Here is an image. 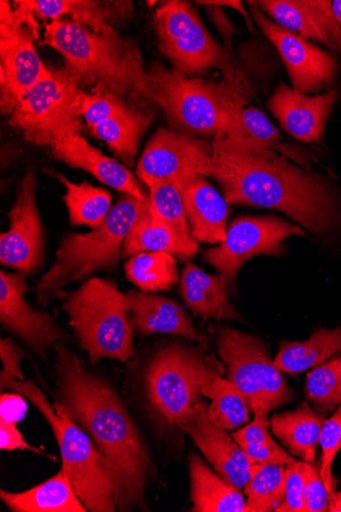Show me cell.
I'll use <instances>...</instances> for the list:
<instances>
[{"label":"cell","mask_w":341,"mask_h":512,"mask_svg":"<svg viewBox=\"0 0 341 512\" xmlns=\"http://www.w3.org/2000/svg\"><path fill=\"white\" fill-rule=\"evenodd\" d=\"M54 408L78 426L118 472L119 511L149 510L146 489L158 471L148 442L116 388L64 343L55 346Z\"/></svg>","instance_id":"obj_1"},{"label":"cell","mask_w":341,"mask_h":512,"mask_svg":"<svg viewBox=\"0 0 341 512\" xmlns=\"http://www.w3.org/2000/svg\"><path fill=\"white\" fill-rule=\"evenodd\" d=\"M212 146L209 176L221 185L228 204L280 211L319 237L341 229V199L325 178L272 150L236 146L221 134Z\"/></svg>","instance_id":"obj_2"},{"label":"cell","mask_w":341,"mask_h":512,"mask_svg":"<svg viewBox=\"0 0 341 512\" xmlns=\"http://www.w3.org/2000/svg\"><path fill=\"white\" fill-rule=\"evenodd\" d=\"M42 44L64 57V67L80 86L154 103V80L143 67L138 44L116 29L95 33L62 18L45 25Z\"/></svg>","instance_id":"obj_3"},{"label":"cell","mask_w":341,"mask_h":512,"mask_svg":"<svg viewBox=\"0 0 341 512\" xmlns=\"http://www.w3.org/2000/svg\"><path fill=\"white\" fill-rule=\"evenodd\" d=\"M214 369L222 368L202 348L173 342L136 366L130 387L159 431L183 432L186 417L204 400L203 379Z\"/></svg>","instance_id":"obj_4"},{"label":"cell","mask_w":341,"mask_h":512,"mask_svg":"<svg viewBox=\"0 0 341 512\" xmlns=\"http://www.w3.org/2000/svg\"><path fill=\"white\" fill-rule=\"evenodd\" d=\"M151 202L122 194L105 221L88 234H69L60 242L56 258L35 287L36 300L47 306L65 299L71 283L85 282L95 272H113L122 259L129 232L150 209Z\"/></svg>","instance_id":"obj_5"},{"label":"cell","mask_w":341,"mask_h":512,"mask_svg":"<svg viewBox=\"0 0 341 512\" xmlns=\"http://www.w3.org/2000/svg\"><path fill=\"white\" fill-rule=\"evenodd\" d=\"M149 72L154 80V104L164 111L171 129L192 136L214 138L247 107L250 98L246 78H192L160 63L153 64Z\"/></svg>","instance_id":"obj_6"},{"label":"cell","mask_w":341,"mask_h":512,"mask_svg":"<svg viewBox=\"0 0 341 512\" xmlns=\"http://www.w3.org/2000/svg\"><path fill=\"white\" fill-rule=\"evenodd\" d=\"M5 390L28 399L51 426L61 452L63 470L86 509L91 512L118 510L124 497L123 482L89 437L59 413L31 380L0 383V391Z\"/></svg>","instance_id":"obj_7"},{"label":"cell","mask_w":341,"mask_h":512,"mask_svg":"<svg viewBox=\"0 0 341 512\" xmlns=\"http://www.w3.org/2000/svg\"><path fill=\"white\" fill-rule=\"evenodd\" d=\"M63 310L91 365L102 359L129 362L135 355L132 313L112 279L90 277L67 294Z\"/></svg>","instance_id":"obj_8"},{"label":"cell","mask_w":341,"mask_h":512,"mask_svg":"<svg viewBox=\"0 0 341 512\" xmlns=\"http://www.w3.org/2000/svg\"><path fill=\"white\" fill-rule=\"evenodd\" d=\"M86 95L65 67L51 70L21 99L10 124L26 142L52 148L65 137L81 134Z\"/></svg>","instance_id":"obj_9"},{"label":"cell","mask_w":341,"mask_h":512,"mask_svg":"<svg viewBox=\"0 0 341 512\" xmlns=\"http://www.w3.org/2000/svg\"><path fill=\"white\" fill-rule=\"evenodd\" d=\"M161 53L174 70L191 77L210 69L223 77L246 78L231 63V55L219 45L188 2L168 0L159 5L154 16Z\"/></svg>","instance_id":"obj_10"},{"label":"cell","mask_w":341,"mask_h":512,"mask_svg":"<svg viewBox=\"0 0 341 512\" xmlns=\"http://www.w3.org/2000/svg\"><path fill=\"white\" fill-rule=\"evenodd\" d=\"M216 345L226 380L245 395L251 410L262 405L271 411L296 399L259 338L219 325Z\"/></svg>","instance_id":"obj_11"},{"label":"cell","mask_w":341,"mask_h":512,"mask_svg":"<svg viewBox=\"0 0 341 512\" xmlns=\"http://www.w3.org/2000/svg\"><path fill=\"white\" fill-rule=\"evenodd\" d=\"M212 162L213 146L205 139L161 128L146 145L136 174L145 185L166 180L181 192L192 179L209 176Z\"/></svg>","instance_id":"obj_12"},{"label":"cell","mask_w":341,"mask_h":512,"mask_svg":"<svg viewBox=\"0 0 341 512\" xmlns=\"http://www.w3.org/2000/svg\"><path fill=\"white\" fill-rule=\"evenodd\" d=\"M83 118L92 136L105 142L126 167H133L140 139L155 114L107 89H95L85 97Z\"/></svg>","instance_id":"obj_13"},{"label":"cell","mask_w":341,"mask_h":512,"mask_svg":"<svg viewBox=\"0 0 341 512\" xmlns=\"http://www.w3.org/2000/svg\"><path fill=\"white\" fill-rule=\"evenodd\" d=\"M304 235L303 227L279 218L241 217L230 224L225 241L207 250L203 258L233 284L248 260L258 255H281L284 240Z\"/></svg>","instance_id":"obj_14"},{"label":"cell","mask_w":341,"mask_h":512,"mask_svg":"<svg viewBox=\"0 0 341 512\" xmlns=\"http://www.w3.org/2000/svg\"><path fill=\"white\" fill-rule=\"evenodd\" d=\"M0 4V98L3 114L11 116L26 93L50 75L51 70L35 50V33L15 21L9 2L3 0Z\"/></svg>","instance_id":"obj_15"},{"label":"cell","mask_w":341,"mask_h":512,"mask_svg":"<svg viewBox=\"0 0 341 512\" xmlns=\"http://www.w3.org/2000/svg\"><path fill=\"white\" fill-rule=\"evenodd\" d=\"M24 273L0 272V323L43 363L57 343L67 344L68 334L50 313L35 309L27 302L30 292Z\"/></svg>","instance_id":"obj_16"},{"label":"cell","mask_w":341,"mask_h":512,"mask_svg":"<svg viewBox=\"0 0 341 512\" xmlns=\"http://www.w3.org/2000/svg\"><path fill=\"white\" fill-rule=\"evenodd\" d=\"M38 178L34 167L26 170L9 213L10 229L0 235V264L34 275L46 260L45 231L36 201Z\"/></svg>","instance_id":"obj_17"},{"label":"cell","mask_w":341,"mask_h":512,"mask_svg":"<svg viewBox=\"0 0 341 512\" xmlns=\"http://www.w3.org/2000/svg\"><path fill=\"white\" fill-rule=\"evenodd\" d=\"M255 22L279 52L292 88L311 95L332 86L340 67L337 59L309 39L268 19L255 2H249Z\"/></svg>","instance_id":"obj_18"},{"label":"cell","mask_w":341,"mask_h":512,"mask_svg":"<svg viewBox=\"0 0 341 512\" xmlns=\"http://www.w3.org/2000/svg\"><path fill=\"white\" fill-rule=\"evenodd\" d=\"M208 410L209 405L204 399L186 417L182 430L219 476L237 489L245 488L251 478L253 464L232 436L210 420Z\"/></svg>","instance_id":"obj_19"},{"label":"cell","mask_w":341,"mask_h":512,"mask_svg":"<svg viewBox=\"0 0 341 512\" xmlns=\"http://www.w3.org/2000/svg\"><path fill=\"white\" fill-rule=\"evenodd\" d=\"M339 97L338 88L309 96L281 84L267 104L287 133L300 142L313 144L322 142L327 122Z\"/></svg>","instance_id":"obj_20"},{"label":"cell","mask_w":341,"mask_h":512,"mask_svg":"<svg viewBox=\"0 0 341 512\" xmlns=\"http://www.w3.org/2000/svg\"><path fill=\"white\" fill-rule=\"evenodd\" d=\"M52 157L72 168L82 169L121 194L148 200L137 178L125 166L91 146L81 134L61 139L51 148Z\"/></svg>","instance_id":"obj_21"},{"label":"cell","mask_w":341,"mask_h":512,"mask_svg":"<svg viewBox=\"0 0 341 512\" xmlns=\"http://www.w3.org/2000/svg\"><path fill=\"white\" fill-rule=\"evenodd\" d=\"M125 295L132 313L133 327L139 335L169 334L204 343V337L176 301L159 294L134 290Z\"/></svg>","instance_id":"obj_22"},{"label":"cell","mask_w":341,"mask_h":512,"mask_svg":"<svg viewBox=\"0 0 341 512\" xmlns=\"http://www.w3.org/2000/svg\"><path fill=\"white\" fill-rule=\"evenodd\" d=\"M193 241L221 244L227 236L228 203L205 176L192 179L180 192Z\"/></svg>","instance_id":"obj_23"},{"label":"cell","mask_w":341,"mask_h":512,"mask_svg":"<svg viewBox=\"0 0 341 512\" xmlns=\"http://www.w3.org/2000/svg\"><path fill=\"white\" fill-rule=\"evenodd\" d=\"M34 15L42 20L71 21L95 33H107L133 16L132 2L121 0H28Z\"/></svg>","instance_id":"obj_24"},{"label":"cell","mask_w":341,"mask_h":512,"mask_svg":"<svg viewBox=\"0 0 341 512\" xmlns=\"http://www.w3.org/2000/svg\"><path fill=\"white\" fill-rule=\"evenodd\" d=\"M227 278L211 275L187 261L183 267L179 293L186 306L205 320L243 321L228 298Z\"/></svg>","instance_id":"obj_25"},{"label":"cell","mask_w":341,"mask_h":512,"mask_svg":"<svg viewBox=\"0 0 341 512\" xmlns=\"http://www.w3.org/2000/svg\"><path fill=\"white\" fill-rule=\"evenodd\" d=\"M255 3L282 28L333 49L327 26L331 13L328 0H261Z\"/></svg>","instance_id":"obj_26"},{"label":"cell","mask_w":341,"mask_h":512,"mask_svg":"<svg viewBox=\"0 0 341 512\" xmlns=\"http://www.w3.org/2000/svg\"><path fill=\"white\" fill-rule=\"evenodd\" d=\"M190 499L193 512H247L242 493L214 473L196 453L189 456Z\"/></svg>","instance_id":"obj_27"},{"label":"cell","mask_w":341,"mask_h":512,"mask_svg":"<svg viewBox=\"0 0 341 512\" xmlns=\"http://www.w3.org/2000/svg\"><path fill=\"white\" fill-rule=\"evenodd\" d=\"M324 422L322 416L304 403L295 410L274 414L270 427L292 456L312 463L316 459Z\"/></svg>","instance_id":"obj_28"},{"label":"cell","mask_w":341,"mask_h":512,"mask_svg":"<svg viewBox=\"0 0 341 512\" xmlns=\"http://www.w3.org/2000/svg\"><path fill=\"white\" fill-rule=\"evenodd\" d=\"M0 499L14 512H87L64 470L32 489L14 493L0 491Z\"/></svg>","instance_id":"obj_29"},{"label":"cell","mask_w":341,"mask_h":512,"mask_svg":"<svg viewBox=\"0 0 341 512\" xmlns=\"http://www.w3.org/2000/svg\"><path fill=\"white\" fill-rule=\"evenodd\" d=\"M199 249L183 244L150 207L129 232L123 246L122 258H131L144 252H166L187 262L198 254Z\"/></svg>","instance_id":"obj_30"},{"label":"cell","mask_w":341,"mask_h":512,"mask_svg":"<svg viewBox=\"0 0 341 512\" xmlns=\"http://www.w3.org/2000/svg\"><path fill=\"white\" fill-rule=\"evenodd\" d=\"M44 173L58 179L65 186L64 202L72 225H85L93 229L105 221L112 210L111 192L87 182H72L64 174L52 169H44Z\"/></svg>","instance_id":"obj_31"},{"label":"cell","mask_w":341,"mask_h":512,"mask_svg":"<svg viewBox=\"0 0 341 512\" xmlns=\"http://www.w3.org/2000/svg\"><path fill=\"white\" fill-rule=\"evenodd\" d=\"M222 369L208 372L203 379V394L211 400L208 414L219 428L233 431L250 421L248 401L232 383L221 378Z\"/></svg>","instance_id":"obj_32"},{"label":"cell","mask_w":341,"mask_h":512,"mask_svg":"<svg viewBox=\"0 0 341 512\" xmlns=\"http://www.w3.org/2000/svg\"><path fill=\"white\" fill-rule=\"evenodd\" d=\"M341 352V327L318 330L306 342L284 343L274 363L289 375H298Z\"/></svg>","instance_id":"obj_33"},{"label":"cell","mask_w":341,"mask_h":512,"mask_svg":"<svg viewBox=\"0 0 341 512\" xmlns=\"http://www.w3.org/2000/svg\"><path fill=\"white\" fill-rule=\"evenodd\" d=\"M177 259L166 252H144L132 256L125 264L129 281L141 292L171 290L179 281Z\"/></svg>","instance_id":"obj_34"},{"label":"cell","mask_w":341,"mask_h":512,"mask_svg":"<svg viewBox=\"0 0 341 512\" xmlns=\"http://www.w3.org/2000/svg\"><path fill=\"white\" fill-rule=\"evenodd\" d=\"M252 411L255 413L254 422L233 433L232 438L247 454L252 464H288L295 457L286 453L272 438L268 418L270 410L258 405Z\"/></svg>","instance_id":"obj_35"},{"label":"cell","mask_w":341,"mask_h":512,"mask_svg":"<svg viewBox=\"0 0 341 512\" xmlns=\"http://www.w3.org/2000/svg\"><path fill=\"white\" fill-rule=\"evenodd\" d=\"M227 141L243 148L269 151L281 135L270 119L255 107H243L221 132Z\"/></svg>","instance_id":"obj_36"},{"label":"cell","mask_w":341,"mask_h":512,"mask_svg":"<svg viewBox=\"0 0 341 512\" xmlns=\"http://www.w3.org/2000/svg\"><path fill=\"white\" fill-rule=\"evenodd\" d=\"M286 465L253 464L245 486L247 512L276 511L285 499Z\"/></svg>","instance_id":"obj_37"},{"label":"cell","mask_w":341,"mask_h":512,"mask_svg":"<svg viewBox=\"0 0 341 512\" xmlns=\"http://www.w3.org/2000/svg\"><path fill=\"white\" fill-rule=\"evenodd\" d=\"M151 208L172 229L185 245L200 248L190 235L189 225L180 191L171 182L155 180L148 185Z\"/></svg>","instance_id":"obj_38"},{"label":"cell","mask_w":341,"mask_h":512,"mask_svg":"<svg viewBox=\"0 0 341 512\" xmlns=\"http://www.w3.org/2000/svg\"><path fill=\"white\" fill-rule=\"evenodd\" d=\"M307 397L320 411H332L341 405V357L308 375Z\"/></svg>","instance_id":"obj_39"},{"label":"cell","mask_w":341,"mask_h":512,"mask_svg":"<svg viewBox=\"0 0 341 512\" xmlns=\"http://www.w3.org/2000/svg\"><path fill=\"white\" fill-rule=\"evenodd\" d=\"M322 447V460L320 476L329 495L336 492L337 481L332 474V463L341 448V405L335 413L324 422L320 443Z\"/></svg>","instance_id":"obj_40"},{"label":"cell","mask_w":341,"mask_h":512,"mask_svg":"<svg viewBox=\"0 0 341 512\" xmlns=\"http://www.w3.org/2000/svg\"><path fill=\"white\" fill-rule=\"evenodd\" d=\"M308 462L292 459L286 464L285 499L277 512H306Z\"/></svg>","instance_id":"obj_41"},{"label":"cell","mask_w":341,"mask_h":512,"mask_svg":"<svg viewBox=\"0 0 341 512\" xmlns=\"http://www.w3.org/2000/svg\"><path fill=\"white\" fill-rule=\"evenodd\" d=\"M29 352L28 349L21 347L11 338L0 340V359L3 363V369L0 372V383L11 380L25 381L21 363Z\"/></svg>","instance_id":"obj_42"},{"label":"cell","mask_w":341,"mask_h":512,"mask_svg":"<svg viewBox=\"0 0 341 512\" xmlns=\"http://www.w3.org/2000/svg\"><path fill=\"white\" fill-rule=\"evenodd\" d=\"M329 508V493L320 476V471L308 463L306 480V512H324Z\"/></svg>","instance_id":"obj_43"},{"label":"cell","mask_w":341,"mask_h":512,"mask_svg":"<svg viewBox=\"0 0 341 512\" xmlns=\"http://www.w3.org/2000/svg\"><path fill=\"white\" fill-rule=\"evenodd\" d=\"M0 449L3 451L30 450L42 454L39 449L26 442L17 428V422L8 421L3 417H0Z\"/></svg>","instance_id":"obj_44"},{"label":"cell","mask_w":341,"mask_h":512,"mask_svg":"<svg viewBox=\"0 0 341 512\" xmlns=\"http://www.w3.org/2000/svg\"><path fill=\"white\" fill-rule=\"evenodd\" d=\"M207 14L225 42V50L231 55L232 44L231 38L235 32V27L231 24L226 14L223 12L221 7L214 5H204Z\"/></svg>","instance_id":"obj_45"},{"label":"cell","mask_w":341,"mask_h":512,"mask_svg":"<svg viewBox=\"0 0 341 512\" xmlns=\"http://www.w3.org/2000/svg\"><path fill=\"white\" fill-rule=\"evenodd\" d=\"M16 393V392H15ZM24 397L19 393H2V416L8 421L18 422L26 412Z\"/></svg>","instance_id":"obj_46"},{"label":"cell","mask_w":341,"mask_h":512,"mask_svg":"<svg viewBox=\"0 0 341 512\" xmlns=\"http://www.w3.org/2000/svg\"><path fill=\"white\" fill-rule=\"evenodd\" d=\"M196 4H200V5H214V6H218V7H226V8H231V9H235L237 10L242 16H245L246 20H247V23L249 25V27L252 29L253 28V24H252V20L249 16V14L246 12L245 8H243V5L240 3V2H233V0H218V2H216V0H210V2H196Z\"/></svg>","instance_id":"obj_47"},{"label":"cell","mask_w":341,"mask_h":512,"mask_svg":"<svg viewBox=\"0 0 341 512\" xmlns=\"http://www.w3.org/2000/svg\"><path fill=\"white\" fill-rule=\"evenodd\" d=\"M330 512H341V492H335L329 495V508Z\"/></svg>","instance_id":"obj_48"},{"label":"cell","mask_w":341,"mask_h":512,"mask_svg":"<svg viewBox=\"0 0 341 512\" xmlns=\"http://www.w3.org/2000/svg\"><path fill=\"white\" fill-rule=\"evenodd\" d=\"M331 11L336 23L341 29V0H334V2H331Z\"/></svg>","instance_id":"obj_49"}]
</instances>
